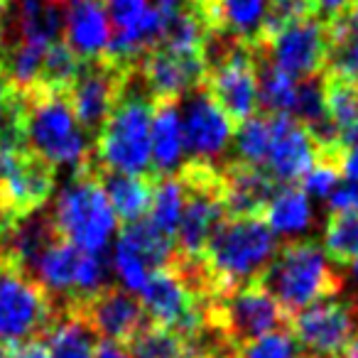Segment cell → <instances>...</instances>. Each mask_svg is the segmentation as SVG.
I'll return each mask as SVG.
<instances>
[{"instance_id": "cell-1", "label": "cell", "mask_w": 358, "mask_h": 358, "mask_svg": "<svg viewBox=\"0 0 358 358\" xmlns=\"http://www.w3.org/2000/svg\"><path fill=\"white\" fill-rule=\"evenodd\" d=\"M278 236L258 216L224 219L201 253L211 299L255 282L278 253Z\"/></svg>"}, {"instance_id": "cell-2", "label": "cell", "mask_w": 358, "mask_h": 358, "mask_svg": "<svg viewBox=\"0 0 358 358\" xmlns=\"http://www.w3.org/2000/svg\"><path fill=\"white\" fill-rule=\"evenodd\" d=\"M150 128H152V99L140 84L135 66L113 110L94 138V164L103 172L115 174L150 172Z\"/></svg>"}, {"instance_id": "cell-3", "label": "cell", "mask_w": 358, "mask_h": 358, "mask_svg": "<svg viewBox=\"0 0 358 358\" xmlns=\"http://www.w3.org/2000/svg\"><path fill=\"white\" fill-rule=\"evenodd\" d=\"M287 317L343 292V278L331 268L327 253L309 238L287 241L258 280Z\"/></svg>"}, {"instance_id": "cell-4", "label": "cell", "mask_w": 358, "mask_h": 358, "mask_svg": "<svg viewBox=\"0 0 358 358\" xmlns=\"http://www.w3.org/2000/svg\"><path fill=\"white\" fill-rule=\"evenodd\" d=\"M20 101L22 130L32 152L40 155L55 169L57 164H64L79 172L91 162L94 145L76 123L62 91L37 84L27 91H20Z\"/></svg>"}, {"instance_id": "cell-5", "label": "cell", "mask_w": 358, "mask_h": 358, "mask_svg": "<svg viewBox=\"0 0 358 358\" xmlns=\"http://www.w3.org/2000/svg\"><path fill=\"white\" fill-rule=\"evenodd\" d=\"M52 226L57 236L76 245L84 253H103L110 236L115 234V211L99 182V167L91 162L74 174L69 185L62 189L52 211Z\"/></svg>"}, {"instance_id": "cell-6", "label": "cell", "mask_w": 358, "mask_h": 358, "mask_svg": "<svg viewBox=\"0 0 358 358\" xmlns=\"http://www.w3.org/2000/svg\"><path fill=\"white\" fill-rule=\"evenodd\" d=\"M57 317V302L32 275L0 268V338L22 346L42 338Z\"/></svg>"}, {"instance_id": "cell-7", "label": "cell", "mask_w": 358, "mask_h": 358, "mask_svg": "<svg viewBox=\"0 0 358 358\" xmlns=\"http://www.w3.org/2000/svg\"><path fill=\"white\" fill-rule=\"evenodd\" d=\"M206 324L216 329L229 343L241 348L245 341L285 329L289 317L263 285L250 282L226 297L209 299Z\"/></svg>"}, {"instance_id": "cell-8", "label": "cell", "mask_w": 358, "mask_h": 358, "mask_svg": "<svg viewBox=\"0 0 358 358\" xmlns=\"http://www.w3.org/2000/svg\"><path fill=\"white\" fill-rule=\"evenodd\" d=\"M287 329L304 353L322 358H346L358 334V294L329 297L289 317Z\"/></svg>"}, {"instance_id": "cell-9", "label": "cell", "mask_w": 358, "mask_h": 358, "mask_svg": "<svg viewBox=\"0 0 358 358\" xmlns=\"http://www.w3.org/2000/svg\"><path fill=\"white\" fill-rule=\"evenodd\" d=\"M133 71L135 66L133 69L118 66L110 59H106V57L81 64L79 76L64 91V96L76 123L81 125L84 133L96 138V133H99L101 125L108 118V113L113 110L115 101H118L120 91H123L125 81H128V76Z\"/></svg>"}, {"instance_id": "cell-10", "label": "cell", "mask_w": 358, "mask_h": 358, "mask_svg": "<svg viewBox=\"0 0 358 358\" xmlns=\"http://www.w3.org/2000/svg\"><path fill=\"white\" fill-rule=\"evenodd\" d=\"M255 52L263 62L297 81L319 76L324 74L329 57L327 22L317 20V17L299 20L278 32L268 45L258 47Z\"/></svg>"}, {"instance_id": "cell-11", "label": "cell", "mask_w": 358, "mask_h": 358, "mask_svg": "<svg viewBox=\"0 0 358 358\" xmlns=\"http://www.w3.org/2000/svg\"><path fill=\"white\" fill-rule=\"evenodd\" d=\"M204 76V55H185L162 45H155L138 62V79L152 101H179L201 89Z\"/></svg>"}, {"instance_id": "cell-12", "label": "cell", "mask_w": 358, "mask_h": 358, "mask_svg": "<svg viewBox=\"0 0 358 358\" xmlns=\"http://www.w3.org/2000/svg\"><path fill=\"white\" fill-rule=\"evenodd\" d=\"M64 304L84 319L86 327L96 336L106 338V341L123 343V346L145 324H150L148 317H145L143 304L133 297V292H128L123 287H110L108 285V287L99 289V292L89 294V297Z\"/></svg>"}, {"instance_id": "cell-13", "label": "cell", "mask_w": 358, "mask_h": 358, "mask_svg": "<svg viewBox=\"0 0 358 358\" xmlns=\"http://www.w3.org/2000/svg\"><path fill=\"white\" fill-rule=\"evenodd\" d=\"M234 133L236 123L219 108V103L204 89L192 91L182 113L185 152L189 159L216 164L234 140Z\"/></svg>"}, {"instance_id": "cell-14", "label": "cell", "mask_w": 358, "mask_h": 358, "mask_svg": "<svg viewBox=\"0 0 358 358\" xmlns=\"http://www.w3.org/2000/svg\"><path fill=\"white\" fill-rule=\"evenodd\" d=\"M57 185V169L27 150L0 177V211L8 221L27 219L50 201Z\"/></svg>"}, {"instance_id": "cell-15", "label": "cell", "mask_w": 358, "mask_h": 358, "mask_svg": "<svg viewBox=\"0 0 358 358\" xmlns=\"http://www.w3.org/2000/svg\"><path fill=\"white\" fill-rule=\"evenodd\" d=\"M273 115H275V135H273V145H270L268 162H265V172L278 185L289 187L312 169V164L319 157V150L312 133L294 115H285V113H273Z\"/></svg>"}, {"instance_id": "cell-16", "label": "cell", "mask_w": 358, "mask_h": 358, "mask_svg": "<svg viewBox=\"0 0 358 358\" xmlns=\"http://www.w3.org/2000/svg\"><path fill=\"white\" fill-rule=\"evenodd\" d=\"M224 179V211L229 219L238 216H263L278 192V182L265 169L243 162H226L221 167Z\"/></svg>"}, {"instance_id": "cell-17", "label": "cell", "mask_w": 358, "mask_h": 358, "mask_svg": "<svg viewBox=\"0 0 358 358\" xmlns=\"http://www.w3.org/2000/svg\"><path fill=\"white\" fill-rule=\"evenodd\" d=\"M69 50L81 62L99 59L110 45V22L101 0H71L64 13Z\"/></svg>"}, {"instance_id": "cell-18", "label": "cell", "mask_w": 358, "mask_h": 358, "mask_svg": "<svg viewBox=\"0 0 358 358\" xmlns=\"http://www.w3.org/2000/svg\"><path fill=\"white\" fill-rule=\"evenodd\" d=\"M192 8L199 13L211 35H229L255 45L268 10V0H204Z\"/></svg>"}, {"instance_id": "cell-19", "label": "cell", "mask_w": 358, "mask_h": 358, "mask_svg": "<svg viewBox=\"0 0 358 358\" xmlns=\"http://www.w3.org/2000/svg\"><path fill=\"white\" fill-rule=\"evenodd\" d=\"M185 135L179 101H152V128H150V177H169L182 167Z\"/></svg>"}, {"instance_id": "cell-20", "label": "cell", "mask_w": 358, "mask_h": 358, "mask_svg": "<svg viewBox=\"0 0 358 358\" xmlns=\"http://www.w3.org/2000/svg\"><path fill=\"white\" fill-rule=\"evenodd\" d=\"M329 57L324 76L358 86V0L327 22Z\"/></svg>"}, {"instance_id": "cell-21", "label": "cell", "mask_w": 358, "mask_h": 358, "mask_svg": "<svg viewBox=\"0 0 358 358\" xmlns=\"http://www.w3.org/2000/svg\"><path fill=\"white\" fill-rule=\"evenodd\" d=\"M8 22L10 25L6 27V37L50 47L64 30V6H57L52 0H17L15 13Z\"/></svg>"}, {"instance_id": "cell-22", "label": "cell", "mask_w": 358, "mask_h": 358, "mask_svg": "<svg viewBox=\"0 0 358 358\" xmlns=\"http://www.w3.org/2000/svg\"><path fill=\"white\" fill-rule=\"evenodd\" d=\"M99 182L113 206L115 219L123 221V226L143 221L152 201L155 179L150 174H115L99 169Z\"/></svg>"}, {"instance_id": "cell-23", "label": "cell", "mask_w": 358, "mask_h": 358, "mask_svg": "<svg viewBox=\"0 0 358 358\" xmlns=\"http://www.w3.org/2000/svg\"><path fill=\"white\" fill-rule=\"evenodd\" d=\"M45 336L42 341L50 348V358H94L96 334L66 304H57L55 324Z\"/></svg>"}, {"instance_id": "cell-24", "label": "cell", "mask_w": 358, "mask_h": 358, "mask_svg": "<svg viewBox=\"0 0 358 358\" xmlns=\"http://www.w3.org/2000/svg\"><path fill=\"white\" fill-rule=\"evenodd\" d=\"M324 103L338 148L358 145V86L324 76Z\"/></svg>"}, {"instance_id": "cell-25", "label": "cell", "mask_w": 358, "mask_h": 358, "mask_svg": "<svg viewBox=\"0 0 358 358\" xmlns=\"http://www.w3.org/2000/svg\"><path fill=\"white\" fill-rule=\"evenodd\" d=\"M260 219L268 224V229L275 236L292 238V236L309 229V224H312V206H309L307 194L299 187L289 185L275 192Z\"/></svg>"}, {"instance_id": "cell-26", "label": "cell", "mask_w": 358, "mask_h": 358, "mask_svg": "<svg viewBox=\"0 0 358 358\" xmlns=\"http://www.w3.org/2000/svg\"><path fill=\"white\" fill-rule=\"evenodd\" d=\"M152 201H150L148 221L159 231L162 236L174 241L179 229V219H182V209H185V189L179 177L169 174V177H152Z\"/></svg>"}, {"instance_id": "cell-27", "label": "cell", "mask_w": 358, "mask_h": 358, "mask_svg": "<svg viewBox=\"0 0 358 358\" xmlns=\"http://www.w3.org/2000/svg\"><path fill=\"white\" fill-rule=\"evenodd\" d=\"M299 81L258 57V106L263 113L292 115Z\"/></svg>"}, {"instance_id": "cell-28", "label": "cell", "mask_w": 358, "mask_h": 358, "mask_svg": "<svg viewBox=\"0 0 358 358\" xmlns=\"http://www.w3.org/2000/svg\"><path fill=\"white\" fill-rule=\"evenodd\" d=\"M120 238L135 248V253L145 260L150 270L167 268L177 255V245L172 238L162 236L150 221H135L120 229Z\"/></svg>"}, {"instance_id": "cell-29", "label": "cell", "mask_w": 358, "mask_h": 358, "mask_svg": "<svg viewBox=\"0 0 358 358\" xmlns=\"http://www.w3.org/2000/svg\"><path fill=\"white\" fill-rule=\"evenodd\" d=\"M130 358H185L187 343L185 336H179L172 329L145 324L128 343Z\"/></svg>"}, {"instance_id": "cell-30", "label": "cell", "mask_w": 358, "mask_h": 358, "mask_svg": "<svg viewBox=\"0 0 358 358\" xmlns=\"http://www.w3.org/2000/svg\"><path fill=\"white\" fill-rule=\"evenodd\" d=\"M324 253L334 263L346 265L358 260V214H331L324 229Z\"/></svg>"}, {"instance_id": "cell-31", "label": "cell", "mask_w": 358, "mask_h": 358, "mask_svg": "<svg viewBox=\"0 0 358 358\" xmlns=\"http://www.w3.org/2000/svg\"><path fill=\"white\" fill-rule=\"evenodd\" d=\"M81 64L84 62L69 50V45L62 40L52 42L45 52V59H42V69H40V84L47 89H55L64 94L74 79L79 76Z\"/></svg>"}, {"instance_id": "cell-32", "label": "cell", "mask_w": 358, "mask_h": 358, "mask_svg": "<svg viewBox=\"0 0 358 358\" xmlns=\"http://www.w3.org/2000/svg\"><path fill=\"white\" fill-rule=\"evenodd\" d=\"M236 358H304V348L297 343L294 334L285 327L278 331L263 334L253 341H245L238 348Z\"/></svg>"}, {"instance_id": "cell-33", "label": "cell", "mask_w": 358, "mask_h": 358, "mask_svg": "<svg viewBox=\"0 0 358 358\" xmlns=\"http://www.w3.org/2000/svg\"><path fill=\"white\" fill-rule=\"evenodd\" d=\"M113 270L128 292H140V289L145 287V282H148L150 273H152V270L145 265V260L135 253L133 245L125 243L123 238H118V243H115Z\"/></svg>"}, {"instance_id": "cell-34", "label": "cell", "mask_w": 358, "mask_h": 358, "mask_svg": "<svg viewBox=\"0 0 358 358\" xmlns=\"http://www.w3.org/2000/svg\"><path fill=\"white\" fill-rule=\"evenodd\" d=\"M336 155H331V157H322V155H319L317 162L312 164V169L302 177L304 194H312V196H317V199H329V196H331V192L336 189V185H338V177H341V174H338Z\"/></svg>"}, {"instance_id": "cell-35", "label": "cell", "mask_w": 358, "mask_h": 358, "mask_svg": "<svg viewBox=\"0 0 358 358\" xmlns=\"http://www.w3.org/2000/svg\"><path fill=\"white\" fill-rule=\"evenodd\" d=\"M331 214H358V182H343L329 196Z\"/></svg>"}, {"instance_id": "cell-36", "label": "cell", "mask_w": 358, "mask_h": 358, "mask_svg": "<svg viewBox=\"0 0 358 358\" xmlns=\"http://www.w3.org/2000/svg\"><path fill=\"white\" fill-rule=\"evenodd\" d=\"M309 8H312V15L322 22L334 20L336 15H341L353 0H307Z\"/></svg>"}, {"instance_id": "cell-37", "label": "cell", "mask_w": 358, "mask_h": 358, "mask_svg": "<svg viewBox=\"0 0 358 358\" xmlns=\"http://www.w3.org/2000/svg\"><path fill=\"white\" fill-rule=\"evenodd\" d=\"M336 164H338V174H341V177H346L348 182H358V145L338 150Z\"/></svg>"}, {"instance_id": "cell-38", "label": "cell", "mask_w": 358, "mask_h": 358, "mask_svg": "<svg viewBox=\"0 0 358 358\" xmlns=\"http://www.w3.org/2000/svg\"><path fill=\"white\" fill-rule=\"evenodd\" d=\"M94 358H130L128 348L123 343H115V341H106L101 338L94 348Z\"/></svg>"}, {"instance_id": "cell-39", "label": "cell", "mask_w": 358, "mask_h": 358, "mask_svg": "<svg viewBox=\"0 0 358 358\" xmlns=\"http://www.w3.org/2000/svg\"><path fill=\"white\" fill-rule=\"evenodd\" d=\"M15 358H50V348L42 338H37V341H27L17 346Z\"/></svg>"}, {"instance_id": "cell-40", "label": "cell", "mask_w": 358, "mask_h": 358, "mask_svg": "<svg viewBox=\"0 0 358 358\" xmlns=\"http://www.w3.org/2000/svg\"><path fill=\"white\" fill-rule=\"evenodd\" d=\"M8 17H10V0H0V45H3V37H6Z\"/></svg>"}, {"instance_id": "cell-41", "label": "cell", "mask_w": 358, "mask_h": 358, "mask_svg": "<svg viewBox=\"0 0 358 358\" xmlns=\"http://www.w3.org/2000/svg\"><path fill=\"white\" fill-rule=\"evenodd\" d=\"M15 351H17L15 343L6 341V338H0V358H15Z\"/></svg>"}, {"instance_id": "cell-42", "label": "cell", "mask_w": 358, "mask_h": 358, "mask_svg": "<svg viewBox=\"0 0 358 358\" xmlns=\"http://www.w3.org/2000/svg\"><path fill=\"white\" fill-rule=\"evenodd\" d=\"M346 358H358V334H356V338H353V346H351V351H348Z\"/></svg>"}, {"instance_id": "cell-43", "label": "cell", "mask_w": 358, "mask_h": 358, "mask_svg": "<svg viewBox=\"0 0 358 358\" xmlns=\"http://www.w3.org/2000/svg\"><path fill=\"white\" fill-rule=\"evenodd\" d=\"M351 278H353V282H356V287H358V260L351 265Z\"/></svg>"}, {"instance_id": "cell-44", "label": "cell", "mask_w": 358, "mask_h": 358, "mask_svg": "<svg viewBox=\"0 0 358 358\" xmlns=\"http://www.w3.org/2000/svg\"><path fill=\"white\" fill-rule=\"evenodd\" d=\"M52 3H57V6H66V3H71V0H52Z\"/></svg>"}, {"instance_id": "cell-45", "label": "cell", "mask_w": 358, "mask_h": 358, "mask_svg": "<svg viewBox=\"0 0 358 358\" xmlns=\"http://www.w3.org/2000/svg\"><path fill=\"white\" fill-rule=\"evenodd\" d=\"M192 6H199V3H204V0H189Z\"/></svg>"}, {"instance_id": "cell-46", "label": "cell", "mask_w": 358, "mask_h": 358, "mask_svg": "<svg viewBox=\"0 0 358 358\" xmlns=\"http://www.w3.org/2000/svg\"><path fill=\"white\" fill-rule=\"evenodd\" d=\"M304 358H322V356H312V353H304Z\"/></svg>"}]
</instances>
